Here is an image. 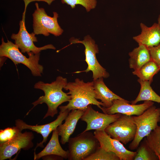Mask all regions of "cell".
Instances as JSON below:
<instances>
[{"mask_svg":"<svg viewBox=\"0 0 160 160\" xmlns=\"http://www.w3.org/2000/svg\"><path fill=\"white\" fill-rule=\"evenodd\" d=\"M140 26V34L133 37L139 45L148 47L157 46L160 44V28L158 23H155L151 26L148 27L141 23Z\"/></svg>","mask_w":160,"mask_h":160,"instance_id":"9a60e30c","label":"cell"},{"mask_svg":"<svg viewBox=\"0 0 160 160\" xmlns=\"http://www.w3.org/2000/svg\"><path fill=\"white\" fill-rule=\"evenodd\" d=\"M35 5L36 9L32 15L33 32L36 35L42 34L46 36L50 33L56 36L61 35L63 30L58 23L57 13L54 12L53 17H51L47 14L44 8L39 7L38 3H36Z\"/></svg>","mask_w":160,"mask_h":160,"instance_id":"52a82bcc","label":"cell"},{"mask_svg":"<svg viewBox=\"0 0 160 160\" xmlns=\"http://www.w3.org/2000/svg\"><path fill=\"white\" fill-rule=\"evenodd\" d=\"M93 81L95 98L97 100H100L105 107H110L115 100L124 99L114 93L107 87L104 82L103 78H99Z\"/></svg>","mask_w":160,"mask_h":160,"instance_id":"ac0fdd59","label":"cell"},{"mask_svg":"<svg viewBox=\"0 0 160 160\" xmlns=\"http://www.w3.org/2000/svg\"><path fill=\"white\" fill-rule=\"evenodd\" d=\"M41 158L43 160H63V159L62 157L60 156L54 155L45 156Z\"/></svg>","mask_w":160,"mask_h":160,"instance_id":"83f0119b","label":"cell"},{"mask_svg":"<svg viewBox=\"0 0 160 160\" xmlns=\"http://www.w3.org/2000/svg\"><path fill=\"white\" fill-rule=\"evenodd\" d=\"M63 4L70 5L72 9L75 8L76 5L80 4L86 9L87 12L95 9L97 5L96 0H61Z\"/></svg>","mask_w":160,"mask_h":160,"instance_id":"d4e9b609","label":"cell"},{"mask_svg":"<svg viewBox=\"0 0 160 160\" xmlns=\"http://www.w3.org/2000/svg\"><path fill=\"white\" fill-rule=\"evenodd\" d=\"M138 82L140 85L139 92L135 99L131 102L132 104H136L142 101H151L160 103V96L156 93L151 86V82L139 79Z\"/></svg>","mask_w":160,"mask_h":160,"instance_id":"ffe728a7","label":"cell"},{"mask_svg":"<svg viewBox=\"0 0 160 160\" xmlns=\"http://www.w3.org/2000/svg\"><path fill=\"white\" fill-rule=\"evenodd\" d=\"M59 136L57 129L54 130L49 142L44 148L37 154L34 153V159L38 160L44 156L50 155H56L63 159H68V151H65L62 148L59 141Z\"/></svg>","mask_w":160,"mask_h":160,"instance_id":"e0dca14e","label":"cell"},{"mask_svg":"<svg viewBox=\"0 0 160 160\" xmlns=\"http://www.w3.org/2000/svg\"><path fill=\"white\" fill-rule=\"evenodd\" d=\"M34 138L32 132L19 131L15 137L9 141L0 143V160L10 159L21 149L27 150L33 147Z\"/></svg>","mask_w":160,"mask_h":160,"instance_id":"30bf717a","label":"cell"},{"mask_svg":"<svg viewBox=\"0 0 160 160\" xmlns=\"http://www.w3.org/2000/svg\"><path fill=\"white\" fill-rule=\"evenodd\" d=\"M122 114L119 113L108 114L102 113L94 110L89 105L81 118L87 124L84 132L92 130H104L110 124L117 120Z\"/></svg>","mask_w":160,"mask_h":160,"instance_id":"8fae6325","label":"cell"},{"mask_svg":"<svg viewBox=\"0 0 160 160\" xmlns=\"http://www.w3.org/2000/svg\"><path fill=\"white\" fill-rule=\"evenodd\" d=\"M130 102L124 99H116L114 100L112 105L106 108L102 107L101 110L103 113L108 114L117 113L128 116H139L154 105L153 102L145 101L140 104H132Z\"/></svg>","mask_w":160,"mask_h":160,"instance_id":"4fadbf2b","label":"cell"},{"mask_svg":"<svg viewBox=\"0 0 160 160\" xmlns=\"http://www.w3.org/2000/svg\"><path fill=\"white\" fill-rule=\"evenodd\" d=\"M136 130V126L132 116L122 114L117 120L106 127L104 131L112 138L126 145L133 140Z\"/></svg>","mask_w":160,"mask_h":160,"instance_id":"9c48e42d","label":"cell"},{"mask_svg":"<svg viewBox=\"0 0 160 160\" xmlns=\"http://www.w3.org/2000/svg\"><path fill=\"white\" fill-rule=\"evenodd\" d=\"M17 46L8 40L5 42L3 37L0 46V56L10 59L15 65L22 64L31 71L34 76H41L44 67L39 63L40 53L34 54L32 52L28 53V57L23 55Z\"/></svg>","mask_w":160,"mask_h":160,"instance_id":"3957f363","label":"cell"},{"mask_svg":"<svg viewBox=\"0 0 160 160\" xmlns=\"http://www.w3.org/2000/svg\"><path fill=\"white\" fill-rule=\"evenodd\" d=\"M20 131L16 126L12 127H7L4 129H1L0 143H5L11 140Z\"/></svg>","mask_w":160,"mask_h":160,"instance_id":"484cf974","label":"cell"},{"mask_svg":"<svg viewBox=\"0 0 160 160\" xmlns=\"http://www.w3.org/2000/svg\"><path fill=\"white\" fill-rule=\"evenodd\" d=\"M69 112L67 110L63 111H60L55 120L50 123L44 125H28L23 120L19 119L15 120V125L21 131L24 129H28L40 134L42 135L43 138V140L41 142L37 144L34 150V153H36L35 150L38 147H44L43 143L46 142L49 134L62 124L63 121L65 119Z\"/></svg>","mask_w":160,"mask_h":160,"instance_id":"5bb4252c","label":"cell"},{"mask_svg":"<svg viewBox=\"0 0 160 160\" xmlns=\"http://www.w3.org/2000/svg\"><path fill=\"white\" fill-rule=\"evenodd\" d=\"M129 67L134 70L139 69L151 60V57L148 47L143 45L134 48L129 53Z\"/></svg>","mask_w":160,"mask_h":160,"instance_id":"d6986e66","label":"cell"},{"mask_svg":"<svg viewBox=\"0 0 160 160\" xmlns=\"http://www.w3.org/2000/svg\"><path fill=\"white\" fill-rule=\"evenodd\" d=\"M158 21V24L159 25V26L160 28V15H159V16Z\"/></svg>","mask_w":160,"mask_h":160,"instance_id":"f1b7e54d","label":"cell"},{"mask_svg":"<svg viewBox=\"0 0 160 160\" xmlns=\"http://www.w3.org/2000/svg\"><path fill=\"white\" fill-rule=\"evenodd\" d=\"M94 134L99 142L100 146L106 151L115 153L120 160H133L136 151L127 149L123 144L119 140L112 138L104 130H95Z\"/></svg>","mask_w":160,"mask_h":160,"instance_id":"7c38bea8","label":"cell"},{"mask_svg":"<svg viewBox=\"0 0 160 160\" xmlns=\"http://www.w3.org/2000/svg\"><path fill=\"white\" fill-rule=\"evenodd\" d=\"M136 125V132L135 137L129 146L131 150L136 149L141 141L158 125L160 122V108L154 105L150 107L139 116H132Z\"/></svg>","mask_w":160,"mask_h":160,"instance_id":"277c9868","label":"cell"},{"mask_svg":"<svg viewBox=\"0 0 160 160\" xmlns=\"http://www.w3.org/2000/svg\"><path fill=\"white\" fill-rule=\"evenodd\" d=\"M24 1L25 8L22 19L20 22L19 31L17 34H12L11 39L15 40V44L20 49L22 53L26 52L28 54L32 52L36 54L40 53L42 50L48 49H55V47L52 44H47L41 47H38L34 45V42L38 41L36 34L33 32L31 33H28L26 29L25 23L26 8L31 1V0Z\"/></svg>","mask_w":160,"mask_h":160,"instance_id":"ba28073f","label":"cell"},{"mask_svg":"<svg viewBox=\"0 0 160 160\" xmlns=\"http://www.w3.org/2000/svg\"><path fill=\"white\" fill-rule=\"evenodd\" d=\"M68 83L66 78L59 76L55 81L50 83H45L41 81L36 83L34 85V88L43 91L44 95L40 97L37 100L32 103L33 107L26 115L36 105L45 103L47 106L48 110L43 119L48 116L53 117L58 113V107L63 103L69 102L71 99L70 95L63 91V89Z\"/></svg>","mask_w":160,"mask_h":160,"instance_id":"6da1fadb","label":"cell"},{"mask_svg":"<svg viewBox=\"0 0 160 160\" xmlns=\"http://www.w3.org/2000/svg\"><path fill=\"white\" fill-rule=\"evenodd\" d=\"M68 143L69 160H84L100 146L94 134L89 131L70 138Z\"/></svg>","mask_w":160,"mask_h":160,"instance_id":"5b68a950","label":"cell"},{"mask_svg":"<svg viewBox=\"0 0 160 160\" xmlns=\"http://www.w3.org/2000/svg\"><path fill=\"white\" fill-rule=\"evenodd\" d=\"M160 70L157 65L151 60L139 69L134 70L132 73L141 79L152 82L153 77Z\"/></svg>","mask_w":160,"mask_h":160,"instance_id":"44dd1931","label":"cell"},{"mask_svg":"<svg viewBox=\"0 0 160 160\" xmlns=\"http://www.w3.org/2000/svg\"><path fill=\"white\" fill-rule=\"evenodd\" d=\"M85 111L80 110L71 111L65 118V122L57 128L58 135L61 136L60 142L64 145L68 143L71 135L73 133L79 120Z\"/></svg>","mask_w":160,"mask_h":160,"instance_id":"2e32d148","label":"cell"},{"mask_svg":"<svg viewBox=\"0 0 160 160\" xmlns=\"http://www.w3.org/2000/svg\"><path fill=\"white\" fill-rule=\"evenodd\" d=\"M145 137L148 145L160 160V126L158 125Z\"/></svg>","mask_w":160,"mask_h":160,"instance_id":"603a6c76","label":"cell"},{"mask_svg":"<svg viewBox=\"0 0 160 160\" xmlns=\"http://www.w3.org/2000/svg\"><path fill=\"white\" fill-rule=\"evenodd\" d=\"M148 48L151 60L157 65L160 69V44L157 46Z\"/></svg>","mask_w":160,"mask_h":160,"instance_id":"4316f807","label":"cell"},{"mask_svg":"<svg viewBox=\"0 0 160 160\" xmlns=\"http://www.w3.org/2000/svg\"><path fill=\"white\" fill-rule=\"evenodd\" d=\"M64 89L69 91L67 93L70 95L71 99L67 105L59 107L60 111L74 110L85 111L89 105H96L100 109L101 106L104 107L95 98L93 81L85 82L77 78L74 81L68 82Z\"/></svg>","mask_w":160,"mask_h":160,"instance_id":"7a4b0ae2","label":"cell"},{"mask_svg":"<svg viewBox=\"0 0 160 160\" xmlns=\"http://www.w3.org/2000/svg\"><path fill=\"white\" fill-rule=\"evenodd\" d=\"M69 41L70 45L81 43L84 45L85 47V61L87 63V67L85 70L76 71L75 73H87L91 71L92 73L93 80L101 77L107 78L109 77V73L100 64L97 60L96 54L99 52L98 47L95 44L94 40L89 35L85 36L82 40L72 37L70 39Z\"/></svg>","mask_w":160,"mask_h":160,"instance_id":"8992f818","label":"cell"},{"mask_svg":"<svg viewBox=\"0 0 160 160\" xmlns=\"http://www.w3.org/2000/svg\"><path fill=\"white\" fill-rule=\"evenodd\" d=\"M84 160H120V159L114 153L107 151L100 146Z\"/></svg>","mask_w":160,"mask_h":160,"instance_id":"cb8c5ba5","label":"cell"},{"mask_svg":"<svg viewBox=\"0 0 160 160\" xmlns=\"http://www.w3.org/2000/svg\"><path fill=\"white\" fill-rule=\"evenodd\" d=\"M140 142L137 148L134 160H159V158L148 145L146 137Z\"/></svg>","mask_w":160,"mask_h":160,"instance_id":"7402d4cb","label":"cell"}]
</instances>
